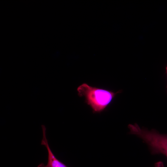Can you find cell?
Listing matches in <instances>:
<instances>
[{
	"mask_svg": "<svg viewBox=\"0 0 167 167\" xmlns=\"http://www.w3.org/2000/svg\"><path fill=\"white\" fill-rule=\"evenodd\" d=\"M78 95L84 97L85 103L92 110L93 113H99L104 111L112 102L116 95L122 91L116 92L101 88L90 86L85 83L77 88Z\"/></svg>",
	"mask_w": 167,
	"mask_h": 167,
	"instance_id": "1",
	"label": "cell"
},
{
	"mask_svg": "<svg viewBox=\"0 0 167 167\" xmlns=\"http://www.w3.org/2000/svg\"><path fill=\"white\" fill-rule=\"evenodd\" d=\"M130 133L142 139L149 146L153 154H162L167 157V135L161 134L152 129L141 128L136 123L130 124Z\"/></svg>",
	"mask_w": 167,
	"mask_h": 167,
	"instance_id": "2",
	"label": "cell"
},
{
	"mask_svg": "<svg viewBox=\"0 0 167 167\" xmlns=\"http://www.w3.org/2000/svg\"><path fill=\"white\" fill-rule=\"evenodd\" d=\"M43 131V138L41 144L46 148L48 152V162L46 165L43 163L40 164L37 167H68L64 163L58 160L51 151L48 143L46 136V128L44 125L41 126Z\"/></svg>",
	"mask_w": 167,
	"mask_h": 167,
	"instance_id": "3",
	"label": "cell"
},
{
	"mask_svg": "<svg viewBox=\"0 0 167 167\" xmlns=\"http://www.w3.org/2000/svg\"><path fill=\"white\" fill-rule=\"evenodd\" d=\"M154 167H164L163 164L161 161L157 162L155 164Z\"/></svg>",
	"mask_w": 167,
	"mask_h": 167,
	"instance_id": "4",
	"label": "cell"
},
{
	"mask_svg": "<svg viewBox=\"0 0 167 167\" xmlns=\"http://www.w3.org/2000/svg\"><path fill=\"white\" fill-rule=\"evenodd\" d=\"M165 69H166V75H167V66H166V67ZM166 88H167V86H166Z\"/></svg>",
	"mask_w": 167,
	"mask_h": 167,
	"instance_id": "5",
	"label": "cell"
}]
</instances>
